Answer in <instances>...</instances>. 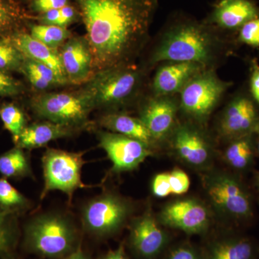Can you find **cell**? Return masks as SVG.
<instances>
[{"label":"cell","instance_id":"obj_1","mask_svg":"<svg viewBox=\"0 0 259 259\" xmlns=\"http://www.w3.org/2000/svg\"><path fill=\"white\" fill-rule=\"evenodd\" d=\"M95 72L136 64L150 40L158 0H74Z\"/></svg>","mask_w":259,"mask_h":259},{"label":"cell","instance_id":"obj_2","mask_svg":"<svg viewBox=\"0 0 259 259\" xmlns=\"http://www.w3.org/2000/svg\"><path fill=\"white\" fill-rule=\"evenodd\" d=\"M233 46L226 34L204 20L177 15L162 29L141 65L149 71L166 61L197 63L216 69Z\"/></svg>","mask_w":259,"mask_h":259},{"label":"cell","instance_id":"obj_3","mask_svg":"<svg viewBox=\"0 0 259 259\" xmlns=\"http://www.w3.org/2000/svg\"><path fill=\"white\" fill-rule=\"evenodd\" d=\"M149 72L141 64L114 66L96 71L82 88L90 95L95 110L126 112L130 107H137L146 95Z\"/></svg>","mask_w":259,"mask_h":259},{"label":"cell","instance_id":"obj_4","mask_svg":"<svg viewBox=\"0 0 259 259\" xmlns=\"http://www.w3.org/2000/svg\"><path fill=\"white\" fill-rule=\"evenodd\" d=\"M23 248L42 258L61 259L77 249L80 233L67 215L58 212L37 214L25 223Z\"/></svg>","mask_w":259,"mask_h":259},{"label":"cell","instance_id":"obj_5","mask_svg":"<svg viewBox=\"0 0 259 259\" xmlns=\"http://www.w3.org/2000/svg\"><path fill=\"white\" fill-rule=\"evenodd\" d=\"M32 112L40 120L51 121L79 131L93 128L90 115L93 101L82 87L68 92L36 93L30 101Z\"/></svg>","mask_w":259,"mask_h":259},{"label":"cell","instance_id":"obj_6","mask_svg":"<svg viewBox=\"0 0 259 259\" xmlns=\"http://www.w3.org/2000/svg\"><path fill=\"white\" fill-rule=\"evenodd\" d=\"M232 85L221 79L216 69L202 70L179 94L181 113L187 120L205 126Z\"/></svg>","mask_w":259,"mask_h":259},{"label":"cell","instance_id":"obj_7","mask_svg":"<svg viewBox=\"0 0 259 259\" xmlns=\"http://www.w3.org/2000/svg\"><path fill=\"white\" fill-rule=\"evenodd\" d=\"M132 212V204L125 197L115 192H103L83 206V230L96 239H106L121 231Z\"/></svg>","mask_w":259,"mask_h":259},{"label":"cell","instance_id":"obj_8","mask_svg":"<svg viewBox=\"0 0 259 259\" xmlns=\"http://www.w3.org/2000/svg\"><path fill=\"white\" fill-rule=\"evenodd\" d=\"M204 187L209 202L221 216L235 221L253 216L250 194L236 177L226 172H212L204 177Z\"/></svg>","mask_w":259,"mask_h":259},{"label":"cell","instance_id":"obj_9","mask_svg":"<svg viewBox=\"0 0 259 259\" xmlns=\"http://www.w3.org/2000/svg\"><path fill=\"white\" fill-rule=\"evenodd\" d=\"M84 153L47 148L41 159L44 180L41 200L49 192L58 190L66 194L71 202L78 189L91 187L81 180V169L86 163L83 158Z\"/></svg>","mask_w":259,"mask_h":259},{"label":"cell","instance_id":"obj_10","mask_svg":"<svg viewBox=\"0 0 259 259\" xmlns=\"http://www.w3.org/2000/svg\"><path fill=\"white\" fill-rule=\"evenodd\" d=\"M166 143L180 161L195 169L207 168L214 158V143L204 125L187 119L179 120Z\"/></svg>","mask_w":259,"mask_h":259},{"label":"cell","instance_id":"obj_11","mask_svg":"<svg viewBox=\"0 0 259 259\" xmlns=\"http://www.w3.org/2000/svg\"><path fill=\"white\" fill-rule=\"evenodd\" d=\"M259 125V105L249 92L235 94L221 112L217 122L218 134L225 141L254 134Z\"/></svg>","mask_w":259,"mask_h":259},{"label":"cell","instance_id":"obj_12","mask_svg":"<svg viewBox=\"0 0 259 259\" xmlns=\"http://www.w3.org/2000/svg\"><path fill=\"white\" fill-rule=\"evenodd\" d=\"M136 108L137 117L147 127L158 146L165 144L180 120L178 95L158 96L146 94Z\"/></svg>","mask_w":259,"mask_h":259},{"label":"cell","instance_id":"obj_13","mask_svg":"<svg viewBox=\"0 0 259 259\" xmlns=\"http://www.w3.org/2000/svg\"><path fill=\"white\" fill-rule=\"evenodd\" d=\"M99 147L106 152L114 174L131 171L139 168L153 151L144 143L110 131H96Z\"/></svg>","mask_w":259,"mask_h":259},{"label":"cell","instance_id":"obj_14","mask_svg":"<svg viewBox=\"0 0 259 259\" xmlns=\"http://www.w3.org/2000/svg\"><path fill=\"white\" fill-rule=\"evenodd\" d=\"M210 219V212L205 204L194 198L169 202L163 207L158 218L161 225L190 235L200 234L207 230Z\"/></svg>","mask_w":259,"mask_h":259},{"label":"cell","instance_id":"obj_15","mask_svg":"<svg viewBox=\"0 0 259 259\" xmlns=\"http://www.w3.org/2000/svg\"><path fill=\"white\" fill-rule=\"evenodd\" d=\"M168 242V235L150 209L131 222L129 244L139 258H156L166 248Z\"/></svg>","mask_w":259,"mask_h":259},{"label":"cell","instance_id":"obj_16","mask_svg":"<svg viewBox=\"0 0 259 259\" xmlns=\"http://www.w3.org/2000/svg\"><path fill=\"white\" fill-rule=\"evenodd\" d=\"M59 54L69 85L82 86L95 74L93 53L85 35H72L59 48Z\"/></svg>","mask_w":259,"mask_h":259},{"label":"cell","instance_id":"obj_17","mask_svg":"<svg viewBox=\"0 0 259 259\" xmlns=\"http://www.w3.org/2000/svg\"><path fill=\"white\" fill-rule=\"evenodd\" d=\"M259 17V6L254 0H218L206 23L223 33L238 32L245 23Z\"/></svg>","mask_w":259,"mask_h":259},{"label":"cell","instance_id":"obj_18","mask_svg":"<svg viewBox=\"0 0 259 259\" xmlns=\"http://www.w3.org/2000/svg\"><path fill=\"white\" fill-rule=\"evenodd\" d=\"M156 66L150 93L158 96L178 95L195 75L207 69L197 63L179 61H166Z\"/></svg>","mask_w":259,"mask_h":259},{"label":"cell","instance_id":"obj_19","mask_svg":"<svg viewBox=\"0 0 259 259\" xmlns=\"http://www.w3.org/2000/svg\"><path fill=\"white\" fill-rule=\"evenodd\" d=\"M79 132L72 127L41 120L27 125L14 143L17 147L31 151L44 147L51 141L72 137Z\"/></svg>","mask_w":259,"mask_h":259},{"label":"cell","instance_id":"obj_20","mask_svg":"<svg viewBox=\"0 0 259 259\" xmlns=\"http://www.w3.org/2000/svg\"><path fill=\"white\" fill-rule=\"evenodd\" d=\"M97 123L106 131L141 141L153 151L158 147L152 135L142 121L138 117L128 115L127 112L102 113L99 117Z\"/></svg>","mask_w":259,"mask_h":259},{"label":"cell","instance_id":"obj_21","mask_svg":"<svg viewBox=\"0 0 259 259\" xmlns=\"http://www.w3.org/2000/svg\"><path fill=\"white\" fill-rule=\"evenodd\" d=\"M10 38L25 57L47 65L56 73L61 81L66 86L69 85L61 64L59 50L47 47L23 30L15 32L10 35Z\"/></svg>","mask_w":259,"mask_h":259},{"label":"cell","instance_id":"obj_22","mask_svg":"<svg viewBox=\"0 0 259 259\" xmlns=\"http://www.w3.org/2000/svg\"><path fill=\"white\" fill-rule=\"evenodd\" d=\"M258 248L249 238L231 236L213 242L204 259H255Z\"/></svg>","mask_w":259,"mask_h":259},{"label":"cell","instance_id":"obj_23","mask_svg":"<svg viewBox=\"0 0 259 259\" xmlns=\"http://www.w3.org/2000/svg\"><path fill=\"white\" fill-rule=\"evenodd\" d=\"M36 93H47L66 86L47 65L25 57L21 71Z\"/></svg>","mask_w":259,"mask_h":259},{"label":"cell","instance_id":"obj_24","mask_svg":"<svg viewBox=\"0 0 259 259\" xmlns=\"http://www.w3.org/2000/svg\"><path fill=\"white\" fill-rule=\"evenodd\" d=\"M20 237L18 214L0 209V259H19Z\"/></svg>","mask_w":259,"mask_h":259},{"label":"cell","instance_id":"obj_25","mask_svg":"<svg viewBox=\"0 0 259 259\" xmlns=\"http://www.w3.org/2000/svg\"><path fill=\"white\" fill-rule=\"evenodd\" d=\"M190 180L180 168L156 175L151 182V191L155 197L163 198L170 195H182L188 192Z\"/></svg>","mask_w":259,"mask_h":259},{"label":"cell","instance_id":"obj_26","mask_svg":"<svg viewBox=\"0 0 259 259\" xmlns=\"http://www.w3.org/2000/svg\"><path fill=\"white\" fill-rule=\"evenodd\" d=\"M253 135L228 141L223 157L232 168L243 171L253 163L255 150Z\"/></svg>","mask_w":259,"mask_h":259},{"label":"cell","instance_id":"obj_27","mask_svg":"<svg viewBox=\"0 0 259 259\" xmlns=\"http://www.w3.org/2000/svg\"><path fill=\"white\" fill-rule=\"evenodd\" d=\"M0 175L14 180L34 178L30 158L24 149L15 146L0 155Z\"/></svg>","mask_w":259,"mask_h":259},{"label":"cell","instance_id":"obj_28","mask_svg":"<svg viewBox=\"0 0 259 259\" xmlns=\"http://www.w3.org/2000/svg\"><path fill=\"white\" fill-rule=\"evenodd\" d=\"M26 18L13 0H0V38L22 30L20 27Z\"/></svg>","mask_w":259,"mask_h":259},{"label":"cell","instance_id":"obj_29","mask_svg":"<svg viewBox=\"0 0 259 259\" xmlns=\"http://www.w3.org/2000/svg\"><path fill=\"white\" fill-rule=\"evenodd\" d=\"M29 30V33L32 37L56 50H59V48L73 35L68 28L38 23L30 24Z\"/></svg>","mask_w":259,"mask_h":259},{"label":"cell","instance_id":"obj_30","mask_svg":"<svg viewBox=\"0 0 259 259\" xmlns=\"http://www.w3.org/2000/svg\"><path fill=\"white\" fill-rule=\"evenodd\" d=\"M30 207L31 202L15 189L8 179H0V209L18 214L28 210Z\"/></svg>","mask_w":259,"mask_h":259},{"label":"cell","instance_id":"obj_31","mask_svg":"<svg viewBox=\"0 0 259 259\" xmlns=\"http://www.w3.org/2000/svg\"><path fill=\"white\" fill-rule=\"evenodd\" d=\"M0 118L5 129L9 131L15 142L28 125L26 115L18 105L13 103L5 104L0 107Z\"/></svg>","mask_w":259,"mask_h":259},{"label":"cell","instance_id":"obj_32","mask_svg":"<svg viewBox=\"0 0 259 259\" xmlns=\"http://www.w3.org/2000/svg\"><path fill=\"white\" fill-rule=\"evenodd\" d=\"M25 56L10 40V37L0 38V70L5 72L21 71Z\"/></svg>","mask_w":259,"mask_h":259},{"label":"cell","instance_id":"obj_33","mask_svg":"<svg viewBox=\"0 0 259 259\" xmlns=\"http://www.w3.org/2000/svg\"><path fill=\"white\" fill-rule=\"evenodd\" d=\"M237 42L250 47H259V17L241 27L238 31Z\"/></svg>","mask_w":259,"mask_h":259},{"label":"cell","instance_id":"obj_34","mask_svg":"<svg viewBox=\"0 0 259 259\" xmlns=\"http://www.w3.org/2000/svg\"><path fill=\"white\" fill-rule=\"evenodd\" d=\"M24 92L23 83L9 74L0 70V96L15 97Z\"/></svg>","mask_w":259,"mask_h":259},{"label":"cell","instance_id":"obj_35","mask_svg":"<svg viewBox=\"0 0 259 259\" xmlns=\"http://www.w3.org/2000/svg\"><path fill=\"white\" fill-rule=\"evenodd\" d=\"M69 4V0H30V9L40 14L52 10H59Z\"/></svg>","mask_w":259,"mask_h":259},{"label":"cell","instance_id":"obj_36","mask_svg":"<svg viewBox=\"0 0 259 259\" xmlns=\"http://www.w3.org/2000/svg\"><path fill=\"white\" fill-rule=\"evenodd\" d=\"M165 259H204L203 255L190 245H181L168 253Z\"/></svg>","mask_w":259,"mask_h":259},{"label":"cell","instance_id":"obj_37","mask_svg":"<svg viewBox=\"0 0 259 259\" xmlns=\"http://www.w3.org/2000/svg\"><path fill=\"white\" fill-rule=\"evenodd\" d=\"M249 93L259 105V64L256 59L250 62Z\"/></svg>","mask_w":259,"mask_h":259},{"label":"cell","instance_id":"obj_38","mask_svg":"<svg viewBox=\"0 0 259 259\" xmlns=\"http://www.w3.org/2000/svg\"><path fill=\"white\" fill-rule=\"evenodd\" d=\"M60 13L61 28H68L70 25L81 19L77 8L70 4L61 8Z\"/></svg>","mask_w":259,"mask_h":259},{"label":"cell","instance_id":"obj_39","mask_svg":"<svg viewBox=\"0 0 259 259\" xmlns=\"http://www.w3.org/2000/svg\"><path fill=\"white\" fill-rule=\"evenodd\" d=\"M34 18L38 24L61 27L60 9L49 10L45 13H40Z\"/></svg>","mask_w":259,"mask_h":259},{"label":"cell","instance_id":"obj_40","mask_svg":"<svg viewBox=\"0 0 259 259\" xmlns=\"http://www.w3.org/2000/svg\"><path fill=\"white\" fill-rule=\"evenodd\" d=\"M99 259H129L126 254L124 245L121 244L115 250H109Z\"/></svg>","mask_w":259,"mask_h":259},{"label":"cell","instance_id":"obj_41","mask_svg":"<svg viewBox=\"0 0 259 259\" xmlns=\"http://www.w3.org/2000/svg\"><path fill=\"white\" fill-rule=\"evenodd\" d=\"M61 259H91L81 248V245L71 254Z\"/></svg>","mask_w":259,"mask_h":259},{"label":"cell","instance_id":"obj_42","mask_svg":"<svg viewBox=\"0 0 259 259\" xmlns=\"http://www.w3.org/2000/svg\"><path fill=\"white\" fill-rule=\"evenodd\" d=\"M254 134L256 135L257 141H256V150L259 153V125L257 126L256 129H255Z\"/></svg>","mask_w":259,"mask_h":259},{"label":"cell","instance_id":"obj_43","mask_svg":"<svg viewBox=\"0 0 259 259\" xmlns=\"http://www.w3.org/2000/svg\"><path fill=\"white\" fill-rule=\"evenodd\" d=\"M255 185L259 190V172L255 175Z\"/></svg>","mask_w":259,"mask_h":259},{"label":"cell","instance_id":"obj_44","mask_svg":"<svg viewBox=\"0 0 259 259\" xmlns=\"http://www.w3.org/2000/svg\"></svg>","mask_w":259,"mask_h":259}]
</instances>
